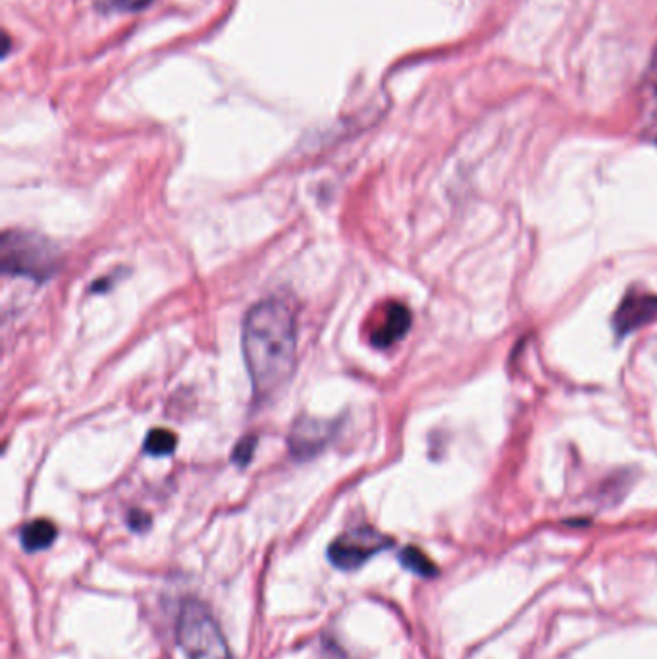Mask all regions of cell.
I'll use <instances>...</instances> for the list:
<instances>
[{
  "instance_id": "cell-9",
  "label": "cell",
  "mask_w": 657,
  "mask_h": 659,
  "mask_svg": "<svg viewBox=\"0 0 657 659\" xmlns=\"http://www.w3.org/2000/svg\"><path fill=\"white\" fill-rule=\"evenodd\" d=\"M399 562H402V565L407 571L415 572V575L424 577V579H430L438 572L430 557H428L424 552H421L419 548H412V546H409L402 552V555H399Z\"/></svg>"
},
{
  "instance_id": "cell-10",
  "label": "cell",
  "mask_w": 657,
  "mask_h": 659,
  "mask_svg": "<svg viewBox=\"0 0 657 659\" xmlns=\"http://www.w3.org/2000/svg\"><path fill=\"white\" fill-rule=\"evenodd\" d=\"M178 446V438L174 432H170L166 428H156L151 430L147 440H145V451L154 457H164L172 455Z\"/></svg>"
},
{
  "instance_id": "cell-11",
  "label": "cell",
  "mask_w": 657,
  "mask_h": 659,
  "mask_svg": "<svg viewBox=\"0 0 657 659\" xmlns=\"http://www.w3.org/2000/svg\"><path fill=\"white\" fill-rule=\"evenodd\" d=\"M254 448H256V438L254 436H245L237 443V448L234 450V461L241 467H245L251 461Z\"/></svg>"
},
{
  "instance_id": "cell-8",
  "label": "cell",
  "mask_w": 657,
  "mask_h": 659,
  "mask_svg": "<svg viewBox=\"0 0 657 659\" xmlns=\"http://www.w3.org/2000/svg\"><path fill=\"white\" fill-rule=\"evenodd\" d=\"M56 536H59V528L47 519H37L22 528L20 540L25 552L35 553L41 550H47L56 540Z\"/></svg>"
},
{
  "instance_id": "cell-5",
  "label": "cell",
  "mask_w": 657,
  "mask_h": 659,
  "mask_svg": "<svg viewBox=\"0 0 657 659\" xmlns=\"http://www.w3.org/2000/svg\"><path fill=\"white\" fill-rule=\"evenodd\" d=\"M657 319V297L652 293L626 295L613 317V328L619 336H628Z\"/></svg>"
},
{
  "instance_id": "cell-6",
  "label": "cell",
  "mask_w": 657,
  "mask_h": 659,
  "mask_svg": "<svg viewBox=\"0 0 657 659\" xmlns=\"http://www.w3.org/2000/svg\"><path fill=\"white\" fill-rule=\"evenodd\" d=\"M332 430L334 426L326 421L299 419L290 436L293 455L299 459H309V457L317 455L332 438Z\"/></svg>"
},
{
  "instance_id": "cell-4",
  "label": "cell",
  "mask_w": 657,
  "mask_h": 659,
  "mask_svg": "<svg viewBox=\"0 0 657 659\" xmlns=\"http://www.w3.org/2000/svg\"><path fill=\"white\" fill-rule=\"evenodd\" d=\"M392 540L380 534L378 530L361 526L338 536L328 548V560L341 571H353L363 567L370 557L390 548Z\"/></svg>"
},
{
  "instance_id": "cell-7",
  "label": "cell",
  "mask_w": 657,
  "mask_h": 659,
  "mask_svg": "<svg viewBox=\"0 0 657 659\" xmlns=\"http://www.w3.org/2000/svg\"><path fill=\"white\" fill-rule=\"evenodd\" d=\"M411 311L402 303H390L384 309L380 322L375 326L373 334H370V343L376 349L392 348L393 343L402 339L411 328Z\"/></svg>"
},
{
  "instance_id": "cell-13",
  "label": "cell",
  "mask_w": 657,
  "mask_h": 659,
  "mask_svg": "<svg viewBox=\"0 0 657 659\" xmlns=\"http://www.w3.org/2000/svg\"><path fill=\"white\" fill-rule=\"evenodd\" d=\"M116 3L120 8H141L143 5H147L149 0H112Z\"/></svg>"
},
{
  "instance_id": "cell-3",
  "label": "cell",
  "mask_w": 657,
  "mask_h": 659,
  "mask_svg": "<svg viewBox=\"0 0 657 659\" xmlns=\"http://www.w3.org/2000/svg\"><path fill=\"white\" fill-rule=\"evenodd\" d=\"M0 265L8 274L45 282L59 270V255L45 237L8 232L0 246Z\"/></svg>"
},
{
  "instance_id": "cell-2",
  "label": "cell",
  "mask_w": 657,
  "mask_h": 659,
  "mask_svg": "<svg viewBox=\"0 0 657 659\" xmlns=\"http://www.w3.org/2000/svg\"><path fill=\"white\" fill-rule=\"evenodd\" d=\"M178 640L188 659H234L218 623L195 599L185 601L180 609Z\"/></svg>"
},
{
  "instance_id": "cell-12",
  "label": "cell",
  "mask_w": 657,
  "mask_h": 659,
  "mask_svg": "<svg viewBox=\"0 0 657 659\" xmlns=\"http://www.w3.org/2000/svg\"><path fill=\"white\" fill-rule=\"evenodd\" d=\"M130 526L134 530H137V533H143V530H147L151 526V517L147 513H141V511H134L130 515Z\"/></svg>"
},
{
  "instance_id": "cell-1",
  "label": "cell",
  "mask_w": 657,
  "mask_h": 659,
  "mask_svg": "<svg viewBox=\"0 0 657 659\" xmlns=\"http://www.w3.org/2000/svg\"><path fill=\"white\" fill-rule=\"evenodd\" d=\"M243 355L256 401L276 397L290 384L297 361V326L285 301L264 299L247 312Z\"/></svg>"
}]
</instances>
